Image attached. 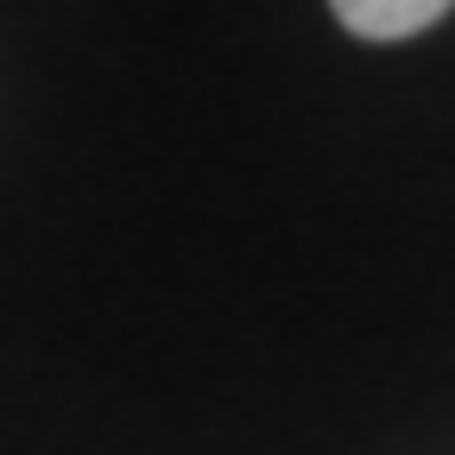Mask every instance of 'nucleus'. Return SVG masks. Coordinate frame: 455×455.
Returning <instances> with one entry per match:
<instances>
[{"label": "nucleus", "instance_id": "f257e3e1", "mask_svg": "<svg viewBox=\"0 0 455 455\" xmlns=\"http://www.w3.org/2000/svg\"><path fill=\"white\" fill-rule=\"evenodd\" d=\"M335 7V20L348 26L355 38H418V32H430L455 0H329Z\"/></svg>", "mask_w": 455, "mask_h": 455}]
</instances>
